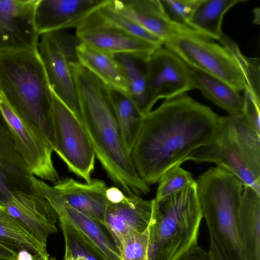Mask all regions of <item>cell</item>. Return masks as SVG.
I'll return each instance as SVG.
<instances>
[{
	"label": "cell",
	"mask_w": 260,
	"mask_h": 260,
	"mask_svg": "<svg viewBox=\"0 0 260 260\" xmlns=\"http://www.w3.org/2000/svg\"><path fill=\"white\" fill-rule=\"evenodd\" d=\"M219 117L186 93L144 115L130 153L143 181L148 186L158 182L169 169L208 144L217 133Z\"/></svg>",
	"instance_id": "obj_1"
},
{
	"label": "cell",
	"mask_w": 260,
	"mask_h": 260,
	"mask_svg": "<svg viewBox=\"0 0 260 260\" xmlns=\"http://www.w3.org/2000/svg\"><path fill=\"white\" fill-rule=\"evenodd\" d=\"M73 77L80 120L94 150L110 179L127 196L150 192L138 175L126 149L118 124L111 89L79 62Z\"/></svg>",
	"instance_id": "obj_2"
},
{
	"label": "cell",
	"mask_w": 260,
	"mask_h": 260,
	"mask_svg": "<svg viewBox=\"0 0 260 260\" xmlns=\"http://www.w3.org/2000/svg\"><path fill=\"white\" fill-rule=\"evenodd\" d=\"M0 94L54 151L53 93L38 50L0 52Z\"/></svg>",
	"instance_id": "obj_3"
},
{
	"label": "cell",
	"mask_w": 260,
	"mask_h": 260,
	"mask_svg": "<svg viewBox=\"0 0 260 260\" xmlns=\"http://www.w3.org/2000/svg\"><path fill=\"white\" fill-rule=\"evenodd\" d=\"M196 181L202 217L209 233L210 260H242L238 223L244 184L217 166L209 168Z\"/></svg>",
	"instance_id": "obj_4"
},
{
	"label": "cell",
	"mask_w": 260,
	"mask_h": 260,
	"mask_svg": "<svg viewBox=\"0 0 260 260\" xmlns=\"http://www.w3.org/2000/svg\"><path fill=\"white\" fill-rule=\"evenodd\" d=\"M153 200L148 260H175L198 243L203 217L196 181L161 200Z\"/></svg>",
	"instance_id": "obj_5"
},
{
	"label": "cell",
	"mask_w": 260,
	"mask_h": 260,
	"mask_svg": "<svg viewBox=\"0 0 260 260\" xmlns=\"http://www.w3.org/2000/svg\"><path fill=\"white\" fill-rule=\"evenodd\" d=\"M163 45L190 69L219 79L238 92L247 85L243 72L230 52L192 28L172 36Z\"/></svg>",
	"instance_id": "obj_6"
},
{
	"label": "cell",
	"mask_w": 260,
	"mask_h": 260,
	"mask_svg": "<svg viewBox=\"0 0 260 260\" xmlns=\"http://www.w3.org/2000/svg\"><path fill=\"white\" fill-rule=\"evenodd\" d=\"M38 51L51 89L78 117V105L73 70L79 62L76 48L80 41L66 30L42 34Z\"/></svg>",
	"instance_id": "obj_7"
},
{
	"label": "cell",
	"mask_w": 260,
	"mask_h": 260,
	"mask_svg": "<svg viewBox=\"0 0 260 260\" xmlns=\"http://www.w3.org/2000/svg\"><path fill=\"white\" fill-rule=\"evenodd\" d=\"M52 93L54 151L71 172L89 183L96 157L93 148L78 118L53 91Z\"/></svg>",
	"instance_id": "obj_8"
},
{
	"label": "cell",
	"mask_w": 260,
	"mask_h": 260,
	"mask_svg": "<svg viewBox=\"0 0 260 260\" xmlns=\"http://www.w3.org/2000/svg\"><path fill=\"white\" fill-rule=\"evenodd\" d=\"M96 7L75 28V35L80 43L107 53L127 54L143 60H147L154 51L161 47L111 24L98 13Z\"/></svg>",
	"instance_id": "obj_9"
},
{
	"label": "cell",
	"mask_w": 260,
	"mask_h": 260,
	"mask_svg": "<svg viewBox=\"0 0 260 260\" xmlns=\"http://www.w3.org/2000/svg\"><path fill=\"white\" fill-rule=\"evenodd\" d=\"M32 173L0 108V206L37 193Z\"/></svg>",
	"instance_id": "obj_10"
},
{
	"label": "cell",
	"mask_w": 260,
	"mask_h": 260,
	"mask_svg": "<svg viewBox=\"0 0 260 260\" xmlns=\"http://www.w3.org/2000/svg\"><path fill=\"white\" fill-rule=\"evenodd\" d=\"M151 108L162 99L170 100L194 89L190 69L177 55L165 47L154 51L146 62Z\"/></svg>",
	"instance_id": "obj_11"
},
{
	"label": "cell",
	"mask_w": 260,
	"mask_h": 260,
	"mask_svg": "<svg viewBox=\"0 0 260 260\" xmlns=\"http://www.w3.org/2000/svg\"><path fill=\"white\" fill-rule=\"evenodd\" d=\"M39 0H0V52L37 51L35 22Z\"/></svg>",
	"instance_id": "obj_12"
},
{
	"label": "cell",
	"mask_w": 260,
	"mask_h": 260,
	"mask_svg": "<svg viewBox=\"0 0 260 260\" xmlns=\"http://www.w3.org/2000/svg\"><path fill=\"white\" fill-rule=\"evenodd\" d=\"M214 162L237 177L244 185L260 194V177L256 176L244 159L231 136L222 116H219L217 133L207 145L201 147L186 157L184 162Z\"/></svg>",
	"instance_id": "obj_13"
},
{
	"label": "cell",
	"mask_w": 260,
	"mask_h": 260,
	"mask_svg": "<svg viewBox=\"0 0 260 260\" xmlns=\"http://www.w3.org/2000/svg\"><path fill=\"white\" fill-rule=\"evenodd\" d=\"M0 108L33 174L54 183L58 181L59 175L52 161V148L27 127L1 94Z\"/></svg>",
	"instance_id": "obj_14"
},
{
	"label": "cell",
	"mask_w": 260,
	"mask_h": 260,
	"mask_svg": "<svg viewBox=\"0 0 260 260\" xmlns=\"http://www.w3.org/2000/svg\"><path fill=\"white\" fill-rule=\"evenodd\" d=\"M103 0H39L35 22L40 35L76 28Z\"/></svg>",
	"instance_id": "obj_15"
},
{
	"label": "cell",
	"mask_w": 260,
	"mask_h": 260,
	"mask_svg": "<svg viewBox=\"0 0 260 260\" xmlns=\"http://www.w3.org/2000/svg\"><path fill=\"white\" fill-rule=\"evenodd\" d=\"M153 204V200H147L141 196L126 194L117 203L108 202L103 222L118 246L120 238L128 231L143 232L149 227Z\"/></svg>",
	"instance_id": "obj_16"
},
{
	"label": "cell",
	"mask_w": 260,
	"mask_h": 260,
	"mask_svg": "<svg viewBox=\"0 0 260 260\" xmlns=\"http://www.w3.org/2000/svg\"><path fill=\"white\" fill-rule=\"evenodd\" d=\"M56 192L73 208L94 220L103 222L108 201L104 181L92 179L81 182L70 177L59 179L53 185Z\"/></svg>",
	"instance_id": "obj_17"
},
{
	"label": "cell",
	"mask_w": 260,
	"mask_h": 260,
	"mask_svg": "<svg viewBox=\"0 0 260 260\" xmlns=\"http://www.w3.org/2000/svg\"><path fill=\"white\" fill-rule=\"evenodd\" d=\"M118 12L164 42L172 36L190 29L172 22L166 15L160 0H110Z\"/></svg>",
	"instance_id": "obj_18"
},
{
	"label": "cell",
	"mask_w": 260,
	"mask_h": 260,
	"mask_svg": "<svg viewBox=\"0 0 260 260\" xmlns=\"http://www.w3.org/2000/svg\"><path fill=\"white\" fill-rule=\"evenodd\" d=\"M242 260H260V194L244 185L239 211Z\"/></svg>",
	"instance_id": "obj_19"
},
{
	"label": "cell",
	"mask_w": 260,
	"mask_h": 260,
	"mask_svg": "<svg viewBox=\"0 0 260 260\" xmlns=\"http://www.w3.org/2000/svg\"><path fill=\"white\" fill-rule=\"evenodd\" d=\"M79 62L110 89L128 95V86L114 55L99 51L80 43L76 48Z\"/></svg>",
	"instance_id": "obj_20"
},
{
	"label": "cell",
	"mask_w": 260,
	"mask_h": 260,
	"mask_svg": "<svg viewBox=\"0 0 260 260\" xmlns=\"http://www.w3.org/2000/svg\"><path fill=\"white\" fill-rule=\"evenodd\" d=\"M0 244L20 257L49 258L46 246L33 237L5 207L0 206Z\"/></svg>",
	"instance_id": "obj_21"
},
{
	"label": "cell",
	"mask_w": 260,
	"mask_h": 260,
	"mask_svg": "<svg viewBox=\"0 0 260 260\" xmlns=\"http://www.w3.org/2000/svg\"><path fill=\"white\" fill-rule=\"evenodd\" d=\"M194 89L214 104L226 111L230 115L243 113L244 99L239 92L229 84L215 77L190 69Z\"/></svg>",
	"instance_id": "obj_22"
},
{
	"label": "cell",
	"mask_w": 260,
	"mask_h": 260,
	"mask_svg": "<svg viewBox=\"0 0 260 260\" xmlns=\"http://www.w3.org/2000/svg\"><path fill=\"white\" fill-rule=\"evenodd\" d=\"M247 0H202L187 23L204 37L219 40L223 32L222 22L224 14L232 8Z\"/></svg>",
	"instance_id": "obj_23"
},
{
	"label": "cell",
	"mask_w": 260,
	"mask_h": 260,
	"mask_svg": "<svg viewBox=\"0 0 260 260\" xmlns=\"http://www.w3.org/2000/svg\"><path fill=\"white\" fill-rule=\"evenodd\" d=\"M222 118L246 162L260 177V134L249 124L243 114Z\"/></svg>",
	"instance_id": "obj_24"
},
{
	"label": "cell",
	"mask_w": 260,
	"mask_h": 260,
	"mask_svg": "<svg viewBox=\"0 0 260 260\" xmlns=\"http://www.w3.org/2000/svg\"><path fill=\"white\" fill-rule=\"evenodd\" d=\"M114 57L127 82L128 96L144 115L152 110L146 76L147 60L127 54H117Z\"/></svg>",
	"instance_id": "obj_25"
},
{
	"label": "cell",
	"mask_w": 260,
	"mask_h": 260,
	"mask_svg": "<svg viewBox=\"0 0 260 260\" xmlns=\"http://www.w3.org/2000/svg\"><path fill=\"white\" fill-rule=\"evenodd\" d=\"M111 95L123 140L130 153L140 131L144 115L127 95L111 89Z\"/></svg>",
	"instance_id": "obj_26"
},
{
	"label": "cell",
	"mask_w": 260,
	"mask_h": 260,
	"mask_svg": "<svg viewBox=\"0 0 260 260\" xmlns=\"http://www.w3.org/2000/svg\"><path fill=\"white\" fill-rule=\"evenodd\" d=\"M58 219L65 242L64 257L74 260H109L77 230Z\"/></svg>",
	"instance_id": "obj_27"
},
{
	"label": "cell",
	"mask_w": 260,
	"mask_h": 260,
	"mask_svg": "<svg viewBox=\"0 0 260 260\" xmlns=\"http://www.w3.org/2000/svg\"><path fill=\"white\" fill-rule=\"evenodd\" d=\"M96 11L106 20L122 30L146 40L156 45L162 46L163 42L139 25L135 21L116 11L110 0H103L96 7Z\"/></svg>",
	"instance_id": "obj_28"
},
{
	"label": "cell",
	"mask_w": 260,
	"mask_h": 260,
	"mask_svg": "<svg viewBox=\"0 0 260 260\" xmlns=\"http://www.w3.org/2000/svg\"><path fill=\"white\" fill-rule=\"evenodd\" d=\"M218 41L233 56L239 64L244 74L246 86L259 98V59L245 56L237 44L224 33Z\"/></svg>",
	"instance_id": "obj_29"
},
{
	"label": "cell",
	"mask_w": 260,
	"mask_h": 260,
	"mask_svg": "<svg viewBox=\"0 0 260 260\" xmlns=\"http://www.w3.org/2000/svg\"><path fill=\"white\" fill-rule=\"evenodd\" d=\"M149 227L143 232L129 231L118 242L121 260H148Z\"/></svg>",
	"instance_id": "obj_30"
},
{
	"label": "cell",
	"mask_w": 260,
	"mask_h": 260,
	"mask_svg": "<svg viewBox=\"0 0 260 260\" xmlns=\"http://www.w3.org/2000/svg\"><path fill=\"white\" fill-rule=\"evenodd\" d=\"M194 181L190 172L179 165L175 166L165 172L158 181L154 200L158 201L174 194Z\"/></svg>",
	"instance_id": "obj_31"
},
{
	"label": "cell",
	"mask_w": 260,
	"mask_h": 260,
	"mask_svg": "<svg viewBox=\"0 0 260 260\" xmlns=\"http://www.w3.org/2000/svg\"><path fill=\"white\" fill-rule=\"evenodd\" d=\"M202 0H160L165 13L173 22L187 23Z\"/></svg>",
	"instance_id": "obj_32"
},
{
	"label": "cell",
	"mask_w": 260,
	"mask_h": 260,
	"mask_svg": "<svg viewBox=\"0 0 260 260\" xmlns=\"http://www.w3.org/2000/svg\"><path fill=\"white\" fill-rule=\"evenodd\" d=\"M244 107L243 114L249 124L260 134L259 98L246 86L244 89Z\"/></svg>",
	"instance_id": "obj_33"
},
{
	"label": "cell",
	"mask_w": 260,
	"mask_h": 260,
	"mask_svg": "<svg viewBox=\"0 0 260 260\" xmlns=\"http://www.w3.org/2000/svg\"><path fill=\"white\" fill-rule=\"evenodd\" d=\"M106 194L108 202L113 203L120 201L125 195L120 188L116 187H108Z\"/></svg>",
	"instance_id": "obj_34"
},
{
	"label": "cell",
	"mask_w": 260,
	"mask_h": 260,
	"mask_svg": "<svg viewBox=\"0 0 260 260\" xmlns=\"http://www.w3.org/2000/svg\"><path fill=\"white\" fill-rule=\"evenodd\" d=\"M20 256L0 244V260H19Z\"/></svg>",
	"instance_id": "obj_35"
},
{
	"label": "cell",
	"mask_w": 260,
	"mask_h": 260,
	"mask_svg": "<svg viewBox=\"0 0 260 260\" xmlns=\"http://www.w3.org/2000/svg\"><path fill=\"white\" fill-rule=\"evenodd\" d=\"M253 23L258 25L260 23V9L258 7L255 8L253 9Z\"/></svg>",
	"instance_id": "obj_36"
},
{
	"label": "cell",
	"mask_w": 260,
	"mask_h": 260,
	"mask_svg": "<svg viewBox=\"0 0 260 260\" xmlns=\"http://www.w3.org/2000/svg\"><path fill=\"white\" fill-rule=\"evenodd\" d=\"M29 260H50V258H38V259H35V258L30 257Z\"/></svg>",
	"instance_id": "obj_37"
},
{
	"label": "cell",
	"mask_w": 260,
	"mask_h": 260,
	"mask_svg": "<svg viewBox=\"0 0 260 260\" xmlns=\"http://www.w3.org/2000/svg\"><path fill=\"white\" fill-rule=\"evenodd\" d=\"M50 260H57L55 257H51L50 258Z\"/></svg>",
	"instance_id": "obj_38"
}]
</instances>
